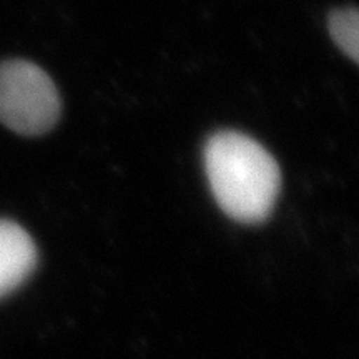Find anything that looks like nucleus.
<instances>
[{"instance_id": "20e7f679", "label": "nucleus", "mask_w": 359, "mask_h": 359, "mask_svg": "<svg viewBox=\"0 0 359 359\" xmlns=\"http://www.w3.org/2000/svg\"><path fill=\"white\" fill-rule=\"evenodd\" d=\"M327 30L334 43L358 62L359 53V13L354 7L336 8L327 17Z\"/></svg>"}, {"instance_id": "f03ea898", "label": "nucleus", "mask_w": 359, "mask_h": 359, "mask_svg": "<svg viewBox=\"0 0 359 359\" xmlns=\"http://www.w3.org/2000/svg\"><path fill=\"white\" fill-rule=\"evenodd\" d=\"M60 97L52 79L32 62H0V123L13 133L39 137L55 127Z\"/></svg>"}, {"instance_id": "f257e3e1", "label": "nucleus", "mask_w": 359, "mask_h": 359, "mask_svg": "<svg viewBox=\"0 0 359 359\" xmlns=\"http://www.w3.org/2000/svg\"><path fill=\"white\" fill-rule=\"evenodd\" d=\"M205 172L223 213L238 223L257 224L271 215L280 195L278 163L257 140L219 132L206 142Z\"/></svg>"}, {"instance_id": "7ed1b4c3", "label": "nucleus", "mask_w": 359, "mask_h": 359, "mask_svg": "<svg viewBox=\"0 0 359 359\" xmlns=\"http://www.w3.org/2000/svg\"><path fill=\"white\" fill-rule=\"evenodd\" d=\"M39 263L32 236L12 219L0 218V299L29 280Z\"/></svg>"}]
</instances>
